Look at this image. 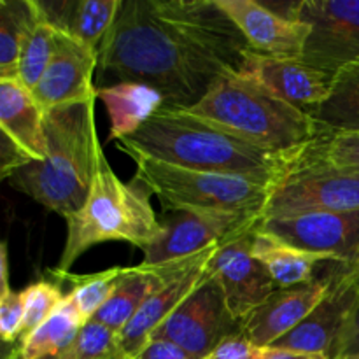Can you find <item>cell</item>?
<instances>
[{
    "label": "cell",
    "instance_id": "6da1fadb",
    "mask_svg": "<svg viewBox=\"0 0 359 359\" xmlns=\"http://www.w3.org/2000/svg\"><path fill=\"white\" fill-rule=\"evenodd\" d=\"M249 49L216 0H126L98 49L97 88L147 84L163 107L188 109Z\"/></svg>",
    "mask_w": 359,
    "mask_h": 359
},
{
    "label": "cell",
    "instance_id": "7a4b0ae2",
    "mask_svg": "<svg viewBox=\"0 0 359 359\" xmlns=\"http://www.w3.org/2000/svg\"><path fill=\"white\" fill-rule=\"evenodd\" d=\"M116 144L126 154H144L196 170L244 175L270 186L302 156L269 153L170 107H161L133 135Z\"/></svg>",
    "mask_w": 359,
    "mask_h": 359
},
{
    "label": "cell",
    "instance_id": "3957f363",
    "mask_svg": "<svg viewBox=\"0 0 359 359\" xmlns=\"http://www.w3.org/2000/svg\"><path fill=\"white\" fill-rule=\"evenodd\" d=\"M95 102L62 105L46 112L48 154L9 177V184L67 219L84 205L97 170Z\"/></svg>",
    "mask_w": 359,
    "mask_h": 359
},
{
    "label": "cell",
    "instance_id": "277c9868",
    "mask_svg": "<svg viewBox=\"0 0 359 359\" xmlns=\"http://www.w3.org/2000/svg\"><path fill=\"white\" fill-rule=\"evenodd\" d=\"M175 111L280 156H300L323 135L311 114L238 72L223 74L198 104Z\"/></svg>",
    "mask_w": 359,
    "mask_h": 359
},
{
    "label": "cell",
    "instance_id": "5b68a950",
    "mask_svg": "<svg viewBox=\"0 0 359 359\" xmlns=\"http://www.w3.org/2000/svg\"><path fill=\"white\" fill-rule=\"evenodd\" d=\"M151 189L133 177L125 182L100 151L90 193L79 212L67 217V241L58 272L70 266L91 248L104 242H128L146 251L163 235V223L151 205Z\"/></svg>",
    "mask_w": 359,
    "mask_h": 359
},
{
    "label": "cell",
    "instance_id": "8992f818",
    "mask_svg": "<svg viewBox=\"0 0 359 359\" xmlns=\"http://www.w3.org/2000/svg\"><path fill=\"white\" fill-rule=\"evenodd\" d=\"M135 163V179L147 186L170 212L259 214L269 198L270 184L244 175L196 170L128 154Z\"/></svg>",
    "mask_w": 359,
    "mask_h": 359
},
{
    "label": "cell",
    "instance_id": "52a82bcc",
    "mask_svg": "<svg viewBox=\"0 0 359 359\" xmlns=\"http://www.w3.org/2000/svg\"><path fill=\"white\" fill-rule=\"evenodd\" d=\"M359 210V172L316 156L309 147L272 186L262 219Z\"/></svg>",
    "mask_w": 359,
    "mask_h": 359
},
{
    "label": "cell",
    "instance_id": "ba28073f",
    "mask_svg": "<svg viewBox=\"0 0 359 359\" xmlns=\"http://www.w3.org/2000/svg\"><path fill=\"white\" fill-rule=\"evenodd\" d=\"M287 16L309 27L302 62L333 77L359 62V0H304Z\"/></svg>",
    "mask_w": 359,
    "mask_h": 359
},
{
    "label": "cell",
    "instance_id": "9c48e42d",
    "mask_svg": "<svg viewBox=\"0 0 359 359\" xmlns=\"http://www.w3.org/2000/svg\"><path fill=\"white\" fill-rule=\"evenodd\" d=\"M237 333H241V323L230 314L223 291L207 273L151 340L170 342L195 359H205L223 340Z\"/></svg>",
    "mask_w": 359,
    "mask_h": 359
},
{
    "label": "cell",
    "instance_id": "30bf717a",
    "mask_svg": "<svg viewBox=\"0 0 359 359\" xmlns=\"http://www.w3.org/2000/svg\"><path fill=\"white\" fill-rule=\"evenodd\" d=\"M255 230L300 251L325 256L330 263L351 266L359 258V210L269 217L259 219Z\"/></svg>",
    "mask_w": 359,
    "mask_h": 359
},
{
    "label": "cell",
    "instance_id": "8fae6325",
    "mask_svg": "<svg viewBox=\"0 0 359 359\" xmlns=\"http://www.w3.org/2000/svg\"><path fill=\"white\" fill-rule=\"evenodd\" d=\"M259 214L172 212L163 223V235L144 251V265H163L189 258L214 245H223L256 228Z\"/></svg>",
    "mask_w": 359,
    "mask_h": 359
},
{
    "label": "cell",
    "instance_id": "7c38bea8",
    "mask_svg": "<svg viewBox=\"0 0 359 359\" xmlns=\"http://www.w3.org/2000/svg\"><path fill=\"white\" fill-rule=\"evenodd\" d=\"M252 241L255 230L219 245L207 265V273L221 287L228 311L238 323L277 290L269 270L252 255Z\"/></svg>",
    "mask_w": 359,
    "mask_h": 359
},
{
    "label": "cell",
    "instance_id": "4fadbf2b",
    "mask_svg": "<svg viewBox=\"0 0 359 359\" xmlns=\"http://www.w3.org/2000/svg\"><path fill=\"white\" fill-rule=\"evenodd\" d=\"M97 67L98 51L58 30L51 62L32 91L34 98L42 111L98 100L93 83Z\"/></svg>",
    "mask_w": 359,
    "mask_h": 359
},
{
    "label": "cell",
    "instance_id": "5bb4252c",
    "mask_svg": "<svg viewBox=\"0 0 359 359\" xmlns=\"http://www.w3.org/2000/svg\"><path fill=\"white\" fill-rule=\"evenodd\" d=\"M238 76L307 114L326 100L333 84V76L307 65L300 58H277L252 49L245 55Z\"/></svg>",
    "mask_w": 359,
    "mask_h": 359
},
{
    "label": "cell",
    "instance_id": "9a60e30c",
    "mask_svg": "<svg viewBox=\"0 0 359 359\" xmlns=\"http://www.w3.org/2000/svg\"><path fill=\"white\" fill-rule=\"evenodd\" d=\"M339 269L340 263H335L330 276L316 277L307 284L273 291L265 304H262L248 318L242 319V335L262 349L273 346L277 340L297 328L314 311L316 305L328 294L335 283Z\"/></svg>",
    "mask_w": 359,
    "mask_h": 359
},
{
    "label": "cell",
    "instance_id": "2e32d148",
    "mask_svg": "<svg viewBox=\"0 0 359 359\" xmlns=\"http://www.w3.org/2000/svg\"><path fill=\"white\" fill-rule=\"evenodd\" d=\"M359 304V291L347 273V265H340L332 290L316 305L314 311L287 335L277 340L273 349L323 356L328 359L337 339L346 328Z\"/></svg>",
    "mask_w": 359,
    "mask_h": 359
},
{
    "label": "cell",
    "instance_id": "e0dca14e",
    "mask_svg": "<svg viewBox=\"0 0 359 359\" xmlns=\"http://www.w3.org/2000/svg\"><path fill=\"white\" fill-rule=\"evenodd\" d=\"M249 48L277 58H302L309 27L302 21L276 13L256 0H216Z\"/></svg>",
    "mask_w": 359,
    "mask_h": 359
},
{
    "label": "cell",
    "instance_id": "ac0fdd59",
    "mask_svg": "<svg viewBox=\"0 0 359 359\" xmlns=\"http://www.w3.org/2000/svg\"><path fill=\"white\" fill-rule=\"evenodd\" d=\"M219 248H214L202 259L179 273L177 277L158 290L146 304L140 307L135 318L128 323L125 330L118 335L119 346L126 359H135L142 353L144 347L149 344L153 333L181 307L182 302L203 283L207 277V265L212 259L214 252Z\"/></svg>",
    "mask_w": 359,
    "mask_h": 359
},
{
    "label": "cell",
    "instance_id": "d6986e66",
    "mask_svg": "<svg viewBox=\"0 0 359 359\" xmlns=\"http://www.w3.org/2000/svg\"><path fill=\"white\" fill-rule=\"evenodd\" d=\"M0 130L32 161L48 154L46 112L18 79H0Z\"/></svg>",
    "mask_w": 359,
    "mask_h": 359
},
{
    "label": "cell",
    "instance_id": "ffe728a7",
    "mask_svg": "<svg viewBox=\"0 0 359 359\" xmlns=\"http://www.w3.org/2000/svg\"><path fill=\"white\" fill-rule=\"evenodd\" d=\"M37 4L56 30L69 34L95 51L100 49L121 7V0H37Z\"/></svg>",
    "mask_w": 359,
    "mask_h": 359
},
{
    "label": "cell",
    "instance_id": "44dd1931",
    "mask_svg": "<svg viewBox=\"0 0 359 359\" xmlns=\"http://www.w3.org/2000/svg\"><path fill=\"white\" fill-rule=\"evenodd\" d=\"M97 98L105 105L111 121L109 140L116 142L133 135L165 105L163 97L154 88L140 83H118L97 88Z\"/></svg>",
    "mask_w": 359,
    "mask_h": 359
},
{
    "label": "cell",
    "instance_id": "7402d4cb",
    "mask_svg": "<svg viewBox=\"0 0 359 359\" xmlns=\"http://www.w3.org/2000/svg\"><path fill=\"white\" fill-rule=\"evenodd\" d=\"M252 255L269 270L277 290L300 286L316 279V270L321 263L328 262L325 256L300 251L284 244L270 235L255 230Z\"/></svg>",
    "mask_w": 359,
    "mask_h": 359
},
{
    "label": "cell",
    "instance_id": "603a6c76",
    "mask_svg": "<svg viewBox=\"0 0 359 359\" xmlns=\"http://www.w3.org/2000/svg\"><path fill=\"white\" fill-rule=\"evenodd\" d=\"M309 114L323 135L359 133V62L333 77L326 100Z\"/></svg>",
    "mask_w": 359,
    "mask_h": 359
},
{
    "label": "cell",
    "instance_id": "cb8c5ba5",
    "mask_svg": "<svg viewBox=\"0 0 359 359\" xmlns=\"http://www.w3.org/2000/svg\"><path fill=\"white\" fill-rule=\"evenodd\" d=\"M81 326H84L83 319L65 294L58 311L30 335L21 339L6 359H56L76 339Z\"/></svg>",
    "mask_w": 359,
    "mask_h": 359
},
{
    "label": "cell",
    "instance_id": "d4e9b609",
    "mask_svg": "<svg viewBox=\"0 0 359 359\" xmlns=\"http://www.w3.org/2000/svg\"><path fill=\"white\" fill-rule=\"evenodd\" d=\"M39 16L37 0L0 2V79H18L21 48Z\"/></svg>",
    "mask_w": 359,
    "mask_h": 359
},
{
    "label": "cell",
    "instance_id": "484cf974",
    "mask_svg": "<svg viewBox=\"0 0 359 359\" xmlns=\"http://www.w3.org/2000/svg\"><path fill=\"white\" fill-rule=\"evenodd\" d=\"M123 269L125 266H114V269L91 273V276H74L70 272H58V270H55L53 273L58 280L70 283L72 290L67 293V298L72 302L83 323L86 325L112 297L119 283V277L123 273Z\"/></svg>",
    "mask_w": 359,
    "mask_h": 359
},
{
    "label": "cell",
    "instance_id": "4316f807",
    "mask_svg": "<svg viewBox=\"0 0 359 359\" xmlns=\"http://www.w3.org/2000/svg\"><path fill=\"white\" fill-rule=\"evenodd\" d=\"M56 35L58 30L46 20L41 11V16L25 39L20 53V63H18V81L30 91L35 90L51 62Z\"/></svg>",
    "mask_w": 359,
    "mask_h": 359
},
{
    "label": "cell",
    "instance_id": "83f0119b",
    "mask_svg": "<svg viewBox=\"0 0 359 359\" xmlns=\"http://www.w3.org/2000/svg\"><path fill=\"white\" fill-rule=\"evenodd\" d=\"M56 359H126L119 346L118 333L98 323L81 326L76 339Z\"/></svg>",
    "mask_w": 359,
    "mask_h": 359
},
{
    "label": "cell",
    "instance_id": "f1b7e54d",
    "mask_svg": "<svg viewBox=\"0 0 359 359\" xmlns=\"http://www.w3.org/2000/svg\"><path fill=\"white\" fill-rule=\"evenodd\" d=\"M23 298L25 318L18 342L27 335H30L34 330H37L42 323L48 321L58 311L62 302L65 300V293H63L62 286L58 283L39 280V283L23 290Z\"/></svg>",
    "mask_w": 359,
    "mask_h": 359
},
{
    "label": "cell",
    "instance_id": "f546056e",
    "mask_svg": "<svg viewBox=\"0 0 359 359\" xmlns=\"http://www.w3.org/2000/svg\"><path fill=\"white\" fill-rule=\"evenodd\" d=\"M311 151L335 167L359 172V133L321 135L312 144Z\"/></svg>",
    "mask_w": 359,
    "mask_h": 359
},
{
    "label": "cell",
    "instance_id": "4dcf8cb0",
    "mask_svg": "<svg viewBox=\"0 0 359 359\" xmlns=\"http://www.w3.org/2000/svg\"><path fill=\"white\" fill-rule=\"evenodd\" d=\"M25 318L23 291H7L0 294V335L7 344L20 339Z\"/></svg>",
    "mask_w": 359,
    "mask_h": 359
},
{
    "label": "cell",
    "instance_id": "1f68e13d",
    "mask_svg": "<svg viewBox=\"0 0 359 359\" xmlns=\"http://www.w3.org/2000/svg\"><path fill=\"white\" fill-rule=\"evenodd\" d=\"M265 349L256 347L242 333L228 337L205 359H262Z\"/></svg>",
    "mask_w": 359,
    "mask_h": 359
},
{
    "label": "cell",
    "instance_id": "d6a6232c",
    "mask_svg": "<svg viewBox=\"0 0 359 359\" xmlns=\"http://www.w3.org/2000/svg\"><path fill=\"white\" fill-rule=\"evenodd\" d=\"M359 356V304L337 339L328 359H354Z\"/></svg>",
    "mask_w": 359,
    "mask_h": 359
},
{
    "label": "cell",
    "instance_id": "836d02e7",
    "mask_svg": "<svg viewBox=\"0 0 359 359\" xmlns=\"http://www.w3.org/2000/svg\"><path fill=\"white\" fill-rule=\"evenodd\" d=\"M135 359H195L181 347L163 340H151Z\"/></svg>",
    "mask_w": 359,
    "mask_h": 359
},
{
    "label": "cell",
    "instance_id": "e575fe53",
    "mask_svg": "<svg viewBox=\"0 0 359 359\" xmlns=\"http://www.w3.org/2000/svg\"><path fill=\"white\" fill-rule=\"evenodd\" d=\"M262 359H326L323 356H311V354L293 353V351L284 349H273V347H266L265 354Z\"/></svg>",
    "mask_w": 359,
    "mask_h": 359
},
{
    "label": "cell",
    "instance_id": "d590c367",
    "mask_svg": "<svg viewBox=\"0 0 359 359\" xmlns=\"http://www.w3.org/2000/svg\"><path fill=\"white\" fill-rule=\"evenodd\" d=\"M11 291L9 286V259H7V242L0 248V294Z\"/></svg>",
    "mask_w": 359,
    "mask_h": 359
},
{
    "label": "cell",
    "instance_id": "8d00e7d4",
    "mask_svg": "<svg viewBox=\"0 0 359 359\" xmlns=\"http://www.w3.org/2000/svg\"><path fill=\"white\" fill-rule=\"evenodd\" d=\"M347 273H349V279L353 280V284L358 287V291H359V258L354 265L347 266Z\"/></svg>",
    "mask_w": 359,
    "mask_h": 359
},
{
    "label": "cell",
    "instance_id": "74e56055",
    "mask_svg": "<svg viewBox=\"0 0 359 359\" xmlns=\"http://www.w3.org/2000/svg\"><path fill=\"white\" fill-rule=\"evenodd\" d=\"M354 359H359V356H358V358H354Z\"/></svg>",
    "mask_w": 359,
    "mask_h": 359
}]
</instances>
